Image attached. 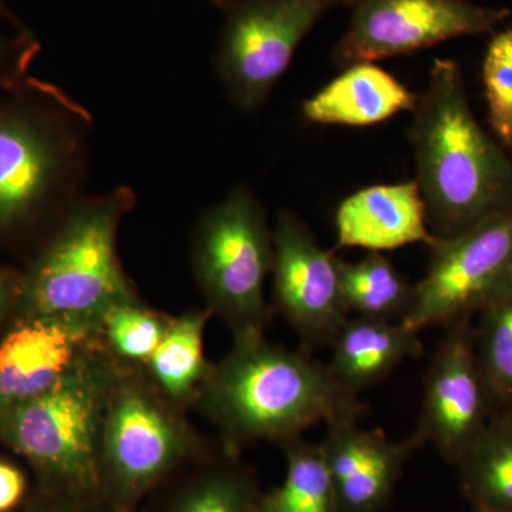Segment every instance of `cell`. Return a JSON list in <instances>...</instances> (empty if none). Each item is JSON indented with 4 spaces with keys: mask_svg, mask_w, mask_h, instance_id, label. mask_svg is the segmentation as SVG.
<instances>
[{
    "mask_svg": "<svg viewBox=\"0 0 512 512\" xmlns=\"http://www.w3.org/2000/svg\"><path fill=\"white\" fill-rule=\"evenodd\" d=\"M214 318L208 308L168 316L156 352L141 367L144 375L178 409H194L212 363L205 356V332Z\"/></svg>",
    "mask_w": 512,
    "mask_h": 512,
    "instance_id": "19",
    "label": "cell"
},
{
    "mask_svg": "<svg viewBox=\"0 0 512 512\" xmlns=\"http://www.w3.org/2000/svg\"><path fill=\"white\" fill-rule=\"evenodd\" d=\"M419 94L375 63L346 67L322 90L303 101L305 121L320 126L369 127L413 111Z\"/></svg>",
    "mask_w": 512,
    "mask_h": 512,
    "instance_id": "17",
    "label": "cell"
},
{
    "mask_svg": "<svg viewBox=\"0 0 512 512\" xmlns=\"http://www.w3.org/2000/svg\"><path fill=\"white\" fill-rule=\"evenodd\" d=\"M190 262L205 308L232 339L265 333L274 312L265 296L274 235L264 204L247 184L235 185L195 221Z\"/></svg>",
    "mask_w": 512,
    "mask_h": 512,
    "instance_id": "7",
    "label": "cell"
},
{
    "mask_svg": "<svg viewBox=\"0 0 512 512\" xmlns=\"http://www.w3.org/2000/svg\"><path fill=\"white\" fill-rule=\"evenodd\" d=\"M494 414L474 352L473 319L444 328L424 375L414 436L456 467Z\"/></svg>",
    "mask_w": 512,
    "mask_h": 512,
    "instance_id": "12",
    "label": "cell"
},
{
    "mask_svg": "<svg viewBox=\"0 0 512 512\" xmlns=\"http://www.w3.org/2000/svg\"><path fill=\"white\" fill-rule=\"evenodd\" d=\"M93 117L55 83L29 76L0 96V251L25 256L84 195Z\"/></svg>",
    "mask_w": 512,
    "mask_h": 512,
    "instance_id": "1",
    "label": "cell"
},
{
    "mask_svg": "<svg viewBox=\"0 0 512 512\" xmlns=\"http://www.w3.org/2000/svg\"><path fill=\"white\" fill-rule=\"evenodd\" d=\"M349 9L348 28L330 55L340 69L487 35L511 16L508 8L470 0H350Z\"/></svg>",
    "mask_w": 512,
    "mask_h": 512,
    "instance_id": "10",
    "label": "cell"
},
{
    "mask_svg": "<svg viewBox=\"0 0 512 512\" xmlns=\"http://www.w3.org/2000/svg\"><path fill=\"white\" fill-rule=\"evenodd\" d=\"M117 366L99 350L52 389L0 413V444L29 464L36 487L106 508L100 440Z\"/></svg>",
    "mask_w": 512,
    "mask_h": 512,
    "instance_id": "5",
    "label": "cell"
},
{
    "mask_svg": "<svg viewBox=\"0 0 512 512\" xmlns=\"http://www.w3.org/2000/svg\"><path fill=\"white\" fill-rule=\"evenodd\" d=\"M272 235V309L289 323L306 352L332 345L350 316L340 291V259L322 248L296 212H279Z\"/></svg>",
    "mask_w": 512,
    "mask_h": 512,
    "instance_id": "11",
    "label": "cell"
},
{
    "mask_svg": "<svg viewBox=\"0 0 512 512\" xmlns=\"http://www.w3.org/2000/svg\"><path fill=\"white\" fill-rule=\"evenodd\" d=\"M218 444L161 396L143 370L117 366L100 440L107 511L140 512L154 491Z\"/></svg>",
    "mask_w": 512,
    "mask_h": 512,
    "instance_id": "6",
    "label": "cell"
},
{
    "mask_svg": "<svg viewBox=\"0 0 512 512\" xmlns=\"http://www.w3.org/2000/svg\"><path fill=\"white\" fill-rule=\"evenodd\" d=\"M99 350L93 326L16 315L0 332V413L52 389Z\"/></svg>",
    "mask_w": 512,
    "mask_h": 512,
    "instance_id": "13",
    "label": "cell"
},
{
    "mask_svg": "<svg viewBox=\"0 0 512 512\" xmlns=\"http://www.w3.org/2000/svg\"><path fill=\"white\" fill-rule=\"evenodd\" d=\"M22 282V269L0 264V332L18 315Z\"/></svg>",
    "mask_w": 512,
    "mask_h": 512,
    "instance_id": "29",
    "label": "cell"
},
{
    "mask_svg": "<svg viewBox=\"0 0 512 512\" xmlns=\"http://www.w3.org/2000/svg\"><path fill=\"white\" fill-rule=\"evenodd\" d=\"M136 202L127 185L84 195L26 259L18 315L96 328L113 303L138 298L117 252L121 222Z\"/></svg>",
    "mask_w": 512,
    "mask_h": 512,
    "instance_id": "4",
    "label": "cell"
},
{
    "mask_svg": "<svg viewBox=\"0 0 512 512\" xmlns=\"http://www.w3.org/2000/svg\"><path fill=\"white\" fill-rule=\"evenodd\" d=\"M25 471L6 458H0V512H18L29 498Z\"/></svg>",
    "mask_w": 512,
    "mask_h": 512,
    "instance_id": "28",
    "label": "cell"
},
{
    "mask_svg": "<svg viewBox=\"0 0 512 512\" xmlns=\"http://www.w3.org/2000/svg\"><path fill=\"white\" fill-rule=\"evenodd\" d=\"M222 28L212 67L228 100L245 114L261 110L312 29L350 0H210Z\"/></svg>",
    "mask_w": 512,
    "mask_h": 512,
    "instance_id": "8",
    "label": "cell"
},
{
    "mask_svg": "<svg viewBox=\"0 0 512 512\" xmlns=\"http://www.w3.org/2000/svg\"><path fill=\"white\" fill-rule=\"evenodd\" d=\"M430 248L429 269L416 284L402 323L423 332L473 319L512 292V212L498 214Z\"/></svg>",
    "mask_w": 512,
    "mask_h": 512,
    "instance_id": "9",
    "label": "cell"
},
{
    "mask_svg": "<svg viewBox=\"0 0 512 512\" xmlns=\"http://www.w3.org/2000/svg\"><path fill=\"white\" fill-rule=\"evenodd\" d=\"M474 352L494 413L512 407V292L478 313Z\"/></svg>",
    "mask_w": 512,
    "mask_h": 512,
    "instance_id": "24",
    "label": "cell"
},
{
    "mask_svg": "<svg viewBox=\"0 0 512 512\" xmlns=\"http://www.w3.org/2000/svg\"><path fill=\"white\" fill-rule=\"evenodd\" d=\"M330 348V372L357 394L382 383L407 359H417L424 352L420 333L404 323L353 315Z\"/></svg>",
    "mask_w": 512,
    "mask_h": 512,
    "instance_id": "18",
    "label": "cell"
},
{
    "mask_svg": "<svg viewBox=\"0 0 512 512\" xmlns=\"http://www.w3.org/2000/svg\"><path fill=\"white\" fill-rule=\"evenodd\" d=\"M336 249L394 251L412 244L436 242L416 180L377 184L353 192L335 215Z\"/></svg>",
    "mask_w": 512,
    "mask_h": 512,
    "instance_id": "15",
    "label": "cell"
},
{
    "mask_svg": "<svg viewBox=\"0 0 512 512\" xmlns=\"http://www.w3.org/2000/svg\"><path fill=\"white\" fill-rule=\"evenodd\" d=\"M456 468L471 512H512V407L491 416Z\"/></svg>",
    "mask_w": 512,
    "mask_h": 512,
    "instance_id": "20",
    "label": "cell"
},
{
    "mask_svg": "<svg viewBox=\"0 0 512 512\" xmlns=\"http://www.w3.org/2000/svg\"><path fill=\"white\" fill-rule=\"evenodd\" d=\"M42 50L35 33L0 30V90L13 89L30 76V67Z\"/></svg>",
    "mask_w": 512,
    "mask_h": 512,
    "instance_id": "26",
    "label": "cell"
},
{
    "mask_svg": "<svg viewBox=\"0 0 512 512\" xmlns=\"http://www.w3.org/2000/svg\"><path fill=\"white\" fill-rule=\"evenodd\" d=\"M18 512H109L99 504L35 487Z\"/></svg>",
    "mask_w": 512,
    "mask_h": 512,
    "instance_id": "27",
    "label": "cell"
},
{
    "mask_svg": "<svg viewBox=\"0 0 512 512\" xmlns=\"http://www.w3.org/2000/svg\"><path fill=\"white\" fill-rule=\"evenodd\" d=\"M168 316L140 296L113 303L97 320L101 348L117 365L141 369L160 345Z\"/></svg>",
    "mask_w": 512,
    "mask_h": 512,
    "instance_id": "23",
    "label": "cell"
},
{
    "mask_svg": "<svg viewBox=\"0 0 512 512\" xmlns=\"http://www.w3.org/2000/svg\"><path fill=\"white\" fill-rule=\"evenodd\" d=\"M488 124L505 150H512V28L495 33L483 60Z\"/></svg>",
    "mask_w": 512,
    "mask_h": 512,
    "instance_id": "25",
    "label": "cell"
},
{
    "mask_svg": "<svg viewBox=\"0 0 512 512\" xmlns=\"http://www.w3.org/2000/svg\"><path fill=\"white\" fill-rule=\"evenodd\" d=\"M232 340L227 355L212 363L194 404L228 453L241 456L261 441L279 446L318 424L365 416L359 394L306 350L275 345L265 333Z\"/></svg>",
    "mask_w": 512,
    "mask_h": 512,
    "instance_id": "2",
    "label": "cell"
},
{
    "mask_svg": "<svg viewBox=\"0 0 512 512\" xmlns=\"http://www.w3.org/2000/svg\"><path fill=\"white\" fill-rule=\"evenodd\" d=\"M412 113L407 136L434 237H454L512 212V158L474 116L460 64L433 63Z\"/></svg>",
    "mask_w": 512,
    "mask_h": 512,
    "instance_id": "3",
    "label": "cell"
},
{
    "mask_svg": "<svg viewBox=\"0 0 512 512\" xmlns=\"http://www.w3.org/2000/svg\"><path fill=\"white\" fill-rule=\"evenodd\" d=\"M254 468L218 444L150 495L140 512H261Z\"/></svg>",
    "mask_w": 512,
    "mask_h": 512,
    "instance_id": "16",
    "label": "cell"
},
{
    "mask_svg": "<svg viewBox=\"0 0 512 512\" xmlns=\"http://www.w3.org/2000/svg\"><path fill=\"white\" fill-rule=\"evenodd\" d=\"M0 20L16 33H32L29 26L16 15L15 10L9 5L8 0H0Z\"/></svg>",
    "mask_w": 512,
    "mask_h": 512,
    "instance_id": "30",
    "label": "cell"
},
{
    "mask_svg": "<svg viewBox=\"0 0 512 512\" xmlns=\"http://www.w3.org/2000/svg\"><path fill=\"white\" fill-rule=\"evenodd\" d=\"M340 291L349 315L403 322L412 311L416 284L382 252L357 262L340 259Z\"/></svg>",
    "mask_w": 512,
    "mask_h": 512,
    "instance_id": "21",
    "label": "cell"
},
{
    "mask_svg": "<svg viewBox=\"0 0 512 512\" xmlns=\"http://www.w3.org/2000/svg\"><path fill=\"white\" fill-rule=\"evenodd\" d=\"M278 447L286 461L284 483L262 494L261 512H338L322 444L301 436Z\"/></svg>",
    "mask_w": 512,
    "mask_h": 512,
    "instance_id": "22",
    "label": "cell"
},
{
    "mask_svg": "<svg viewBox=\"0 0 512 512\" xmlns=\"http://www.w3.org/2000/svg\"><path fill=\"white\" fill-rule=\"evenodd\" d=\"M320 444L338 512L387 511L407 461L423 448L414 434L393 441L357 420L328 424Z\"/></svg>",
    "mask_w": 512,
    "mask_h": 512,
    "instance_id": "14",
    "label": "cell"
}]
</instances>
